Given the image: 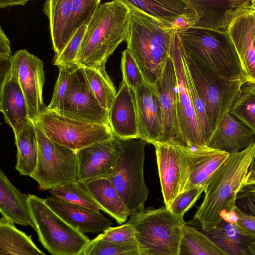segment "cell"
<instances>
[{"label":"cell","mask_w":255,"mask_h":255,"mask_svg":"<svg viewBox=\"0 0 255 255\" xmlns=\"http://www.w3.org/2000/svg\"><path fill=\"white\" fill-rule=\"evenodd\" d=\"M33 122L51 140L75 151L115 137L109 125L75 120L46 107Z\"/></svg>","instance_id":"cell-8"},{"label":"cell","mask_w":255,"mask_h":255,"mask_svg":"<svg viewBox=\"0 0 255 255\" xmlns=\"http://www.w3.org/2000/svg\"><path fill=\"white\" fill-rule=\"evenodd\" d=\"M139 138L152 144L160 139L162 129L159 101L155 90L146 83L135 92Z\"/></svg>","instance_id":"cell-20"},{"label":"cell","mask_w":255,"mask_h":255,"mask_svg":"<svg viewBox=\"0 0 255 255\" xmlns=\"http://www.w3.org/2000/svg\"><path fill=\"white\" fill-rule=\"evenodd\" d=\"M247 83L255 84V0H245L231 13L226 30Z\"/></svg>","instance_id":"cell-11"},{"label":"cell","mask_w":255,"mask_h":255,"mask_svg":"<svg viewBox=\"0 0 255 255\" xmlns=\"http://www.w3.org/2000/svg\"><path fill=\"white\" fill-rule=\"evenodd\" d=\"M177 88L175 70L170 56L154 87L162 114V133L157 142L185 146L187 145L182 136L178 122Z\"/></svg>","instance_id":"cell-15"},{"label":"cell","mask_w":255,"mask_h":255,"mask_svg":"<svg viewBox=\"0 0 255 255\" xmlns=\"http://www.w3.org/2000/svg\"><path fill=\"white\" fill-rule=\"evenodd\" d=\"M58 113L79 121L109 125V111L101 106L94 96L83 66L75 65L62 109Z\"/></svg>","instance_id":"cell-12"},{"label":"cell","mask_w":255,"mask_h":255,"mask_svg":"<svg viewBox=\"0 0 255 255\" xmlns=\"http://www.w3.org/2000/svg\"><path fill=\"white\" fill-rule=\"evenodd\" d=\"M76 64L58 67L59 74L55 83L51 101L46 108L60 112L69 90L72 73Z\"/></svg>","instance_id":"cell-39"},{"label":"cell","mask_w":255,"mask_h":255,"mask_svg":"<svg viewBox=\"0 0 255 255\" xmlns=\"http://www.w3.org/2000/svg\"><path fill=\"white\" fill-rule=\"evenodd\" d=\"M249 248L253 255H255V241L249 244Z\"/></svg>","instance_id":"cell-49"},{"label":"cell","mask_w":255,"mask_h":255,"mask_svg":"<svg viewBox=\"0 0 255 255\" xmlns=\"http://www.w3.org/2000/svg\"><path fill=\"white\" fill-rule=\"evenodd\" d=\"M90 20L85 22L78 29L61 53L55 57L53 61L54 65L60 67L76 64L77 56Z\"/></svg>","instance_id":"cell-40"},{"label":"cell","mask_w":255,"mask_h":255,"mask_svg":"<svg viewBox=\"0 0 255 255\" xmlns=\"http://www.w3.org/2000/svg\"><path fill=\"white\" fill-rule=\"evenodd\" d=\"M130 10L123 0L100 4L91 18L76 63L84 67H105L108 59L126 40Z\"/></svg>","instance_id":"cell-3"},{"label":"cell","mask_w":255,"mask_h":255,"mask_svg":"<svg viewBox=\"0 0 255 255\" xmlns=\"http://www.w3.org/2000/svg\"><path fill=\"white\" fill-rule=\"evenodd\" d=\"M10 41L0 27V59H9L12 58Z\"/></svg>","instance_id":"cell-46"},{"label":"cell","mask_w":255,"mask_h":255,"mask_svg":"<svg viewBox=\"0 0 255 255\" xmlns=\"http://www.w3.org/2000/svg\"><path fill=\"white\" fill-rule=\"evenodd\" d=\"M255 151L254 143L229 157L206 186L203 201L194 216L203 232L215 228L224 216L233 212L237 196L246 185Z\"/></svg>","instance_id":"cell-1"},{"label":"cell","mask_w":255,"mask_h":255,"mask_svg":"<svg viewBox=\"0 0 255 255\" xmlns=\"http://www.w3.org/2000/svg\"><path fill=\"white\" fill-rule=\"evenodd\" d=\"M228 221L241 233L255 239V217L246 215L235 207Z\"/></svg>","instance_id":"cell-45"},{"label":"cell","mask_w":255,"mask_h":255,"mask_svg":"<svg viewBox=\"0 0 255 255\" xmlns=\"http://www.w3.org/2000/svg\"><path fill=\"white\" fill-rule=\"evenodd\" d=\"M203 233L229 255H253L249 244L255 239L241 233L232 222L223 219L215 228Z\"/></svg>","instance_id":"cell-30"},{"label":"cell","mask_w":255,"mask_h":255,"mask_svg":"<svg viewBox=\"0 0 255 255\" xmlns=\"http://www.w3.org/2000/svg\"><path fill=\"white\" fill-rule=\"evenodd\" d=\"M131 5L159 20L172 30L180 18H188L195 21L196 11L187 0H126Z\"/></svg>","instance_id":"cell-26"},{"label":"cell","mask_w":255,"mask_h":255,"mask_svg":"<svg viewBox=\"0 0 255 255\" xmlns=\"http://www.w3.org/2000/svg\"><path fill=\"white\" fill-rule=\"evenodd\" d=\"M230 114L249 128L255 135V84L247 83L243 86Z\"/></svg>","instance_id":"cell-35"},{"label":"cell","mask_w":255,"mask_h":255,"mask_svg":"<svg viewBox=\"0 0 255 255\" xmlns=\"http://www.w3.org/2000/svg\"><path fill=\"white\" fill-rule=\"evenodd\" d=\"M147 143L139 138L118 139L117 161L108 177L118 191L130 216L145 209L149 194L143 175Z\"/></svg>","instance_id":"cell-5"},{"label":"cell","mask_w":255,"mask_h":255,"mask_svg":"<svg viewBox=\"0 0 255 255\" xmlns=\"http://www.w3.org/2000/svg\"><path fill=\"white\" fill-rule=\"evenodd\" d=\"M198 18L193 27L226 32L231 13L245 0H187Z\"/></svg>","instance_id":"cell-24"},{"label":"cell","mask_w":255,"mask_h":255,"mask_svg":"<svg viewBox=\"0 0 255 255\" xmlns=\"http://www.w3.org/2000/svg\"></svg>","instance_id":"cell-53"},{"label":"cell","mask_w":255,"mask_h":255,"mask_svg":"<svg viewBox=\"0 0 255 255\" xmlns=\"http://www.w3.org/2000/svg\"><path fill=\"white\" fill-rule=\"evenodd\" d=\"M76 181L84 183L101 178L108 177L118 157V138L93 144L76 151Z\"/></svg>","instance_id":"cell-17"},{"label":"cell","mask_w":255,"mask_h":255,"mask_svg":"<svg viewBox=\"0 0 255 255\" xmlns=\"http://www.w3.org/2000/svg\"><path fill=\"white\" fill-rule=\"evenodd\" d=\"M100 235L104 240L114 244L137 246L135 229L128 222L118 227H110Z\"/></svg>","instance_id":"cell-42"},{"label":"cell","mask_w":255,"mask_h":255,"mask_svg":"<svg viewBox=\"0 0 255 255\" xmlns=\"http://www.w3.org/2000/svg\"><path fill=\"white\" fill-rule=\"evenodd\" d=\"M175 32L182 51L206 73L230 81L246 80L227 32L189 27Z\"/></svg>","instance_id":"cell-4"},{"label":"cell","mask_w":255,"mask_h":255,"mask_svg":"<svg viewBox=\"0 0 255 255\" xmlns=\"http://www.w3.org/2000/svg\"><path fill=\"white\" fill-rule=\"evenodd\" d=\"M109 124L113 134L119 139L139 138L135 94L124 82L109 111Z\"/></svg>","instance_id":"cell-19"},{"label":"cell","mask_w":255,"mask_h":255,"mask_svg":"<svg viewBox=\"0 0 255 255\" xmlns=\"http://www.w3.org/2000/svg\"><path fill=\"white\" fill-rule=\"evenodd\" d=\"M178 255H229L202 231L184 224Z\"/></svg>","instance_id":"cell-32"},{"label":"cell","mask_w":255,"mask_h":255,"mask_svg":"<svg viewBox=\"0 0 255 255\" xmlns=\"http://www.w3.org/2000/svg\"><path fill=\"white\" fill-rule=\"evenodd\" d=\"M38 142V159L30 177L40 189L50 190L64 183L76 181V151L51 140L35 123Z\"/></svg>","instance_id":"cell-10"},{"label":"cell","mask_w":255,"mask_h":255,"mask_svg":"<svg viewBox=\"0 0 255 255\" xmlns=\"http://www.w3.org/2000/svg\"><path fill=\"white\" fill-rule=\"evenodd\" d=\"M15 169L21 175H29L34 171L38 159V142L35 127L32 121L16 136Z\"/></svg>","instance_id":"cell-31"},{"label":"cell","mask_w":255,"mask_h":255,"mask_svg":"<svg viewBox=\"0 0 255 255\" xmlns=\"http://www.w3.org/2000/svg\"><path fill=\"white\" fill-rule=\"evenodd\" d=\"M73 0H48L43 11L49 21L50 37L55 53L58 56L65 46V36Z\"/></svg>","instance_id":"cell-29"},{"label":"cell","mask_w":255,"mask_h":255,"mask_svg":"<svg viewBox=\"0 0 255 255\" xmlns=\"http://www.w3.org/2000/svg\"><path fill=\"white\" fill-rule=\"evenodd\" d=\"M81 255H84V254H83V253Z\"/></svg>","instance_id":"cell-52"},{"label":"cell","mask_w":255,"mask_h":255,"mask_svg":"<svg viewBox=\"0 0 255 255\" xmlns=\"http://www.w3.org/2000/svg\"><path fill=\"white\" fill-rule=\"evenodd\" d=\"M103 211L118 224L125 223L129 212L118 191L108 178L94 179L83 183Z\"/></svg>","instance_id":"cell-27"},{"label":"cell","mask_w":255,"mask_h":255,"mask_svg":"<svg viewBox=\"0 0 255 255\" xmlns=\"http://www.w3.org/2000/svg\"><path fill=\"white\" fill-rule=\"evenodd\" d=\"M43 62L26 49L19 50L12 56L11 73L18 79L31 121L45 107L43 98Z\"/></svg>","instance_id":"cell-14"},{"label":"cell","mask_w":255,"mask_h":255,"mask_svg":"<svg viewBox=\"0 0 255 255\" xmlns=\"http://www.w3.org/2000/svg\"><path fill=\"white\" fill-rule=\"evenodd\" d=\"M52 196L67 202L100 211L101 207L83 183L77 181L64 183L49 190Z\"/></svg>","instance_id":"cell-34"},{"label":"cell","mask_w":255,"mask_h":255,"mask_svg":"<svg viewBox=\"0 0 255 255\" xmlns=\"http://www.w3.org/2000/svg\"><path fill=\"white\" fill-rule=\"evenodd\" d=\"M44 201L63 220L84 234L104 232L113 224L100 211L70 203L52 196L47 197Z\"/></svg>","instance_id":"cell-21"},{"label":"cell","mask_w":255,"mask_h":255,"mask_svg":"<svg viewBox=\"0 0 255 255\" xmlns=\"http://www.w3.org/2000/svg\"><path fill=\"white\" fill-rule=\"evenodd\" d=\"M84 255H139L137 246H124L108 242L99 234L91 240L83 252Z\"/></svg>","instance_id":"cell-37"},{"label":"cell","mask_w":255,"mask_h":255,"mask_svg":"<svg viewBox=\"0 0 255 255\" xmlns=\"http://www.w3.org/2000/svg\"><path fill=\"white\" fill-rule=\"evenodd\" d=\"M121 69L123 82L133 92L145 83L143 76L133 58L126 49L122 52Z\"/></svg>","instance_id":"cell-41"},{"label":"cell","mask_w":255,"mask_h":255,"mask_svg":"<svg viewBox=\"0 0 255 255\" xmlns=\"http://www.w3.org/2000/svg\"><path fill=\"white\" fill-rule=\"evenodd\" d=\"M247 185H255V169L249 172L246 181Z\"/></svg>","instance_id":"cell-48"},{"label":"cell","mask_w":255,"mask_h":255,"mask_svg":"<svg viewBox=\"0 0 255 255\" xmlns=\"http://www.w3.org/2000/svg\"><path fill=\"white\" fill-rule=\"evenodd\" d=\"M0 110L5 123L11 128L14 137L32 122L18 79L11 73L0 84Z\"/></svg>","instance_id":"cell-22"},{"label":"cell","mask_w":255,"mask_h":255,"mask_svg":"<svg viewBox=\"0 0 255 255\" xmlns=\"http://www.w3.org/2000/svg\"><path fill=\"white\" fill-rule=\"evenodd\" d=\"M139 255H150V254H143V253H139Z\"/></svg>","instance_id":"cell-51"},{"label":"cell","mask_w":255,"mask_h":255,"mask_svg":"<svg viewBox=\"0 0 255 255\" xmlns=\"http://www.w3.org/2000/svg\"><path fill=\"white\" fill-rule=\"evenodd\" d=\"M123 1L130 10L127 49L139 68L145 83L152 88L170 57L174 31L159 20Z\"/></svg>","instance_id":"cell-2"},{"label":"cell","mask_w":255,"mask_h":255,"mask_svg":"<svg viewBox=\"0 0 255 255\" xmlns=\"http://www.w3.org/2000/svg\"><path fill=\"white\" fill-rule=\"evenodd\" d=\"M100 4V0H73L65 36V46L78 29L91 19Z\"/></svg>","instance_id":"cell-36"},{"label":"cell","mask_w":255,"mask_h":255,"mask_svg":"<svg viewBox=\"0 0 255 255\" xmlns=\"http://www.w3.org/2000/svg\"><path fill=\"white\" fill-rule=\"evenodd\" d=\"M0 212L1 216L14 224L30 226L34 230L28 196L15 187L2 170L0 171Z\"/></svg>","instance_id":"cell-25"},{"label":"cell","mask_w":255,"mask_h":255,"mask_svg":"<svg viewBox=\"0 0 255 255\" xmlns=\"http://www.w3.org/2000/svg\"><path fill=\"white\" fill-rule=\"evenodd\" d=\"M235 207L246 215L255 217V185H247L239 191Z\"/></svg>","instance_id":"cell-44"},{"label":"cell","mask_w":255,"mask_h":255,"mask_svg":"<svg viewBox=\"0 0 255 255\" xmlns=\"http://www.w3.org/2000/svg\"><path fill=\"white\" fill-rule=\"evenodd\" d=\"M27 0H0V7L5 8L14 5H24Z\"/></svg>","instance_id":"cell-47"},{"label":"cell","mask_w":255,"mask_h":255,"mask_svg":"<svg viewBox=\"0 0 255 255\" xmlns=\"http://www.w3.org/2000/svg\"><path fill=\"white\" fill-rule=\"evenodd\" d=\"M205 187L195 186L180 193L167 207L175 216L183 218L184 214L199 199Z\"/></svg>","instance_id":"cell-43"},{"label":"cell","mask_w":255,"mask_h":255,"mask_svg":"<svg viewBox=\"0 0 255 255\" xmlns=\"http://www.w3.org/2000/svg\"><path fill=\"white\" fill-rule=\"evenodd\" d=\"M39 241L53 255H81L91 240L70 226L36 195H28Z\"/></svg>","instance_id":"cell-7"},{"label":"cell","mask_w":255,"mask_h":255,"mask_svg":"<svg viewBox=\"0 0 255 255\" xmlns=\"http://www.w3.org/2000/svg\"><path fill=\"white\" fill-rule=\"evenodd\" d=\"M0 255H47L34 244L31 236L18 229L1 216L0 219Z\"/></svg>","instance_id":"cell-28"},{"label":"cell","mask_w":255,"mask_h":255,"mask_svg":"<svg viewBox=\"0 0 255 255\" xmlns=\"http://www.w3.org/2000/svg\"><path fill=\"white\" fill-rule=\"evenodd\" d=\"M86 76L94 96L105 109L109 111L117 94L105 67L96 68L84 67Z\"/></svg>","instance_id":"cell-33"},{"label":"cell","mask_w":255,"mask_h":255,"mask_svg":"<svg viewBox=\"0 0 255 255\" xmlns=\"http://www.w3.org/2000/svg\"><path fill=\"white\" fill-rule=\"evenodd\" d=\"M170 56L177 78V114L181 133L187 146L205 145L188 88L180 46L175 32L172 35Z\"/></svg>","instance_id":"cell-13"},{"label":"cell","mask_w":255,"mask_h":255,"mask_svg":"<svg viewBox=\"0 0 255 255\" xmlns=\"http://www.w3.org/2000/svg\"><path fill=\"white\" fill-rule=\"evenodd\" d=\"M255 135L243 123L229 114L218 124L206 145L229 153L241 151L254 143Z\"/></svg>","instance_id":"cell-23"},{"label":"cell","mask_w":255,"mask_h":255,"mask_svg":"<svg viewBox=\"0 0 255 255\" xmlns=\"http://www.w3.org/2000/svg\"><path fill=\"white\" fill-rule=\"evenodd\" d=\"M181 48V46H180ZM186 66L203 101L212 131L229 114L239 97L245 79L230 81L209 74L199 68L181 48Z\"/></svg>","instance_id":"cell-9"},{"label":"cell","mask_w":255,"mask_h":255,"mask_svg":"<svg viewBox=\"0 0 255 255\" xmlns=\"http://www.w3.org/2000/svg\"><path fill=\"white\" fill-rule=\"evenodd\" d=\"M254 144L255 145V140L254 142ZM255 169V151L254 155V157L253 158V160H252V162L251 163V165L249 171H253Z\"/></svg>","instance_id":"cell-50"},{"label":"cell","mask_w":255,"mask_h":255,"mask_svg":"<svg viewBox=\"0 0 255 255\" xmlns=\"http://www.w3.org/2000/svg\"><path fill=\"white\" fill-rule=\"evenodd\" d=\"M128 223L135 229L139 253L178 255L183 235V218L167 207L148 208L130 216Z\"/></svg>","instance_id":"cell-6"},{"label":"cell","mask_w":255,"mask_h":255,"mask_svg":"<svg viewBox=\"0 0 255 255\" xmlns=\"http://www.w3.org/2000/svg\"><path fill=\"white\" fill-rule=\"evenodd\" d=\"M185 150L186 161L180 193L195 186H203L205 189L214 173L230 154L206 145L186 146Z\"/></svg>","instance_id":"cell-18"},{"label":"cell","mask_w":255,"mask_h":255,"mask_svg":"<svg viewBox=\"0 0 255 255\" xmlns=\"http://www.w3.org/2000/svg\"><path fill=\"white\" fill-rule=\"evenodd\" d=\"M152 144L163 198L168 207L181 191L186 161L185 146L158 142Z\"/></svg>","instance_id":"cell-16"},{"label":"cell","mask_w":255,"mask_h":255,"mask_svg":"<svg viewBox=\"0 0 255 255\" xmlns=\"http://www.w3.org/2000/svg\"><path fill=\"white\" fill-rule=\"evenodd\" d=\"M183 59L188 88L202 134L206 144L210 139L213 131L208 120L204 103L198 93L190 74L186 66L183 57Z\"/></svg>","instance_id":"cell-38"}]
</instances>
